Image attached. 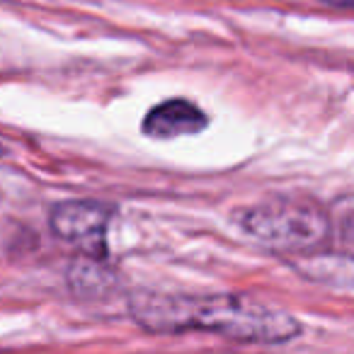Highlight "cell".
<instances>
[{"mask_svg":"<svg viewBox=\"0 0 354 354\" xmlns=\"http://www.w3.org/2000/svg\"><path fill=\"white\" fill-rule=\"evenodd\" d=\"M129 310L151 333L204 330L250 344H284L301 333L296 315L241 294L180 296L138 291L129 299Z\"/></svg>","mask_w":354,"mask_h":354,"instance_id":"1","label":"cell"},{"mask_svg":"<svg viewBox=\"0 0 354 354\" xmlns=\"http://www.w3.org/2000/svg\"><path fill=\"white\" fill-rule=\"evenodd\" d=\"M243 231L265 248L291 257L323 250L333 216L313 199L272 197L236 214Z\"/></svg>","mask_w":354,"mask_h":354,"instance_id":"2","label":"cell"},{"mask_svg":"<svg viewBox=\"0 0 354 354\" xmlns=\"http://www.w3.org/2000/svg\"><path fill=\"white\" fill-rule=\"evenodd\" d=\"M114 209L93 199L59 202L49 214V226L56 238L83 250V255H107V228Z\"/></svg>","mask_w":354,"mask_h":354,"instance_id":"3","label":"cell"},{"mask_svg":"<svg viewBox=\"0 0 354 354\" xmlns=\"http://www.w3.org/2000/svg\"><path fill=\"white\" fill-rule=\"evenodd\" d=\"M209 124L207 114L189 100H165L156 104L143 119V133L158 141L189 136L204 131Z\"/></svg>","mask_w":354,"mask_h":354,"instance_id":"4","label":"cell"},{"mask_svg":"<svg viewBox=\"0 0 354 354\" xmlns=\"http://www.w3.org/2000/svg\"><path fill=\"white\" fill-rule=\"evenodd\" d=\"M296 270L310 281L354 289V248L339 252L318 250L310 255H301L296 260Z\"/></svg>","mask_w":354,"mask_h":354,"instance_id":"5","label":"cell"},{"mask_svg":"<svg viewBox=\"0 0 354 354\" xmlns=\"http://www.w3.org/2000/svg\"><path fill=\"white\" fill-rule=\"evenodd\" d=\"M102 257H80L68 270V284L78 296H100L112 286V274L102 265Z\"/></svg>","mask_w":354,"mask_h":354,"instance_id":"6","label":"cell"},{"mask_svg":"<svg viewBox=\"0 0 354 354\" xmlns=\"http://www.w3.org/2000/svg\"><path fill=\"white\" fill-rule=\"evenodd\" d=\"M335 221H337L342 236L354 245V197H347L337 204V209H335Z\"/></svg>","mask_w":354,"mask_h":354,"instance_id":"7","label":"cell"},{"mask_svg":"<svg viewBox=\"0 0 354 354\" xmlns=\"http://www.w3.org/2000/svg\"><path fill=\"white\" fill-rule=\"evenodd\" d=\"M333 8H354V0H323Z\"/></svg>","mask_w":354,"mask_h":354,"instance_id":"8","label":"cell"}]
</instances>
